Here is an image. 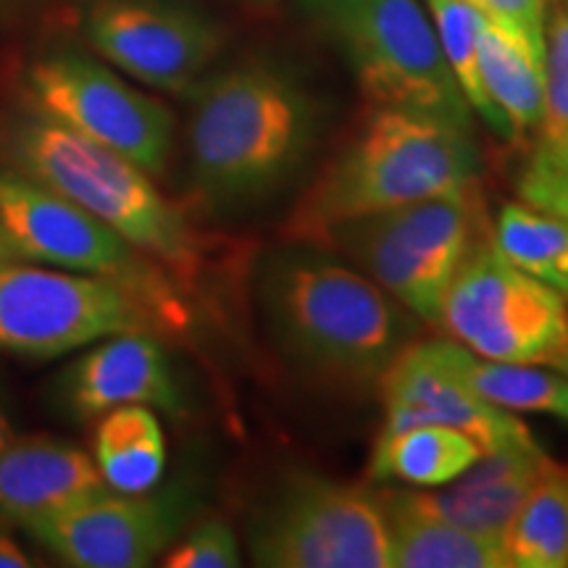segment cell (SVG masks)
Returning <instances> with one entry per match:
<instances>
[{"label":"cell","mask_w":568,"mask_h":568,"mask_svg":"<svg viewBox=\"0 0 568 568\" xmlns=\"http://www.w3.org/2000/svg\"><path fill=\"white\" fill-rule=\"evenodd\" d=\"M32 566V560L27 558V552L19 548L9 535L0 531V568H27Z\"/></svg>","instance_id":"obj_30"},{"label":"cell","mask_w":568,"mask_h":568,"mask_svg":"<svg viewBox=\"0 0 568 568\" xmlns=\"http://www.w3.org/2000/svg\"><path fill=\"white\" fill-rule=\"evenodd\" d=\"M487 19L514 27L531 45L545 53V11L548 0H466Z\"/></svg>","instance_id":"obj_29"},{"label":"cell","mask_w":568,"mask_h":568,"mask_svg":"<svg viewBox=\"0 0 568 568\" xmlns=\"http://www.w3.org/2000/svg\"><path fill=\"white\" fill-rule=\"evenodd\" d=\"M187 138L195 184L205 197L255 201L280 187L308 155L314 111L274 71L232 69L197 90Z\"/></svg>","instance_id":"obj_3"},{"label":"cell","mask_w":568,"mask_h":568,"mask_svg":"<svg viewBox=\"0 0 568 568\" xmlns=\"http://www.w3.org/2000/svg\"><path fill=\"white\" fill-rule=\"evenodd\" d=\"M439 364L497 408L548 414L568 422V376L539 364H506L471 353L456 339H429Z\"/></svg>","instance_id":"obj_20"},{"label":"cell","mask_w":568,"mask_h":568,"mask_svg":"<svg viewBox=\"0 0 568 568\" xmlns=\"http://www.w3.org/2000/svg\"><path fill=\"white\" fill-rule=\"evenodd\" d=\"M27 98L34 113L109 148L145 174L166 169L172 113L88 55L63 51L40 59L27 74Z\"/></svg>","instance_id":"obj_11"},{"label":"cell","mask_w":568,"mask_h":568,"mask_svg":"<svg viewBox=\"0 0 568 568\" xmlns=\"http://www.w3.org/2000/svg\"><path fill=\"white\" fill-rule=\"evenodd\" d=\"M95 464L113 493H148L166 466V439L148 406H122L103 414L95 429Z\"/></svg>","instance_id":"obj_22"},{"label":"cell","mask_w":568,"mask_h":568,"mask_svg":"<svg viewBox=\"0 0 568 568\" xmlns=\"http://www.w3.org/2000/svg\"><path fill=\"white\" fill-rule=\"evenodd\" d=\"M0 226L21 258L103 276L169 322L180 316L172 290L148 266L145 253L53 190L21 174H0Z\"/></svg>","instance_id":"obj_9"},{"label":"cell","mask_w":568,"mask_h":568,"mask_svg":"<svg viewBox=\"0 0 568 568\" xmlns=\"http://www.w3.org/2000/svg\"><path fill=\"white\" fill-rule=\"evenodd\" d=\"M393 542V568H508L506 548L493 537L426 514L403 489L379 493Z\"/></svg>","instance_id":"obj_18"},{"label":"cell","mask_w":568,"mask_h":568,"mask_svg":"<svg viewBox=\"0 0 568 568\" xmlns=\"http://www.w3.org/2000/svg\"><path fill=\"white\" fill-rule=\"evenodd\" d=\"M151 308L92 274L11 264L0 272V351L55 358L122 332H145Z\"/></svg>","instance_id":"obj_10"},{"label":"cell","mask_w":568,"mask_h":568,"mask_svg":"<svg viewBox=\"0 0 568 568\" xmlns=\"http://www.w3.org/2000/svg\"><path fill=\"white\" fill-rule=\"evenodd\" d=\"M518 195L531 209L568 219V140H539L518 180Z\"/></svg>","instance_id":"obj_27"},{"label":"cell","mask_w":568,"mask_h":568,"mask_svg":"<svg viewBox=\"0 0 568 568\" xmlns=\"http://www.w3.org/2000/svg\"><path fill=\"white\" fill-rule=\"evenodd\" d=\"M548 460L542 447L531 437L485 453L466 474L443 487L403 489V493L426 514L503 542L516 510L521 508L524 497Z\"/></svg>","instance_id":"obj_16"},{"label":"cell","mask_w":568,"mask_h":568,"mask_svg":"<svg viewBox=\"0 0 568 568\" xmlns=\"http://www.w3.org/2000/svg\"><path fill=\"white\" fill-rule=\"evenodd\" d=\"M103 59L151 88L180 92L216 55L222 38L201 13L161 0H105L88 17Z\"/></svg>","instance_id":"obj_12"},{"label":"cell","mask_w":568,"mask_h":568,"mask_svg":"<svg viewBox=\"0 0 568 568\" xmlns=\"http://www.w3.org/2000/svg\"><path fill=\"white\" fill-rule=\"evenodd\" d=\"M493 245L531 280L568 297V219L508 203L495 222Z\"/></svg>","instance_id":"obj_24"},{"label":"cell","mask_w":568,"mask_h":568,"mask_svg":"<svg viewBox=\"0 0 568 568\" xmlns=\"http://www.w3.org/2000/svg\"><path fill=\"white\" fill-rule=\"evenodd\" d=\"M539 140H568V0L545 11V119Z\"/></svg>","instance_id":"obj_26"},{"label":"cell","mask_w":568,"mask_h":568,"mask_svg":"<svg viewBox=\"0 0 568 568\" xmlns=\"http://www.w3.org/2000/svg\"><path fill=\"white\" fill-rule=\"evenodd\" d=\"M351 61L374 109H406L471 130V105L416 0H303Z\"/></svg>","instance_id":"obj_5"},{"label":"cell","mask_w":568,"mask_h":568,"mask_svg":"<svg viewBox=\"0 0 568 568\" xmlns=\"http://www.w3.org/2000/svg\"><path fill=\"white\" fill-rule=\"evenodd\" d=\"M432 17H435V32L443 48V55L456 77L460 92L485 122L500 132L503 138H516L514 126L500 109L487 95L479 69V30L485 13L474 9L466 0H429Z\"/></svg>","instance_id":"obj_25"},{"label":"cell","mask_w":568,"mask_h":568,"mask_svg":"<svg viewBox=\"0 0 568 568\" xmlns=\"http://www.w3.org/2000/svg\"><path fill=\"white\" fill-rule=\"evenodd\" d=\"M385 400V429L397 432L414 424L450 426L493 453L497 447L531 439V432L506 408H497L474 393L464 379L439 364L429 343L406 345L379 376Z\"/></svg>","instance_id":"obj_14"},{"label":"cell","mask_w":568,"mask_h":568,"mask_svg":"<svg viewBox=\"0 0 568 568\" xmlns=\"http://www.w3.org/2000/svg\"><path fill=\"white\" fill-rule=\"evenodd\" d=\"M556 368H558V372H564V374L568 376V351H566L564 355H560L558 364H556Z\"/></svg>","instance_id":"obj_33"},{"label":"cell","mask_w":568,"mask_h":568,"mask_svg":"<svg viewBox=\"0 0 568 568\" xmlns=\"http://www.w3.org/2000/svg\"><path fill=\"white\" fill-rule=\"evenodd\" d=\"M184 521V508L172 495H111L109 489L32 521L24 531L45 550L77 568L151 566Z\"/></svg>","instance_id":"obj_13"},{"label":"cell","mask_w":568,"mask_h":568,"mask_svg":"<svg viewBox=\"0 0 568 568\" xmlns=\"http://www.w3.org/2000/svg\"><path fill=\"white\" fill-rule=\"evenodd\" d=\"M481 456V447L464 432L439 424H414L397 432H382L368 471L374 479L443 487L466 474Z\"/></svg>","instance_id":"obj_21"},{"label":"cell","mask_w":568,"mask_h":568,"mask_svg":"<svg viewBox=\"0 0 568 568\" xmlns=\"http://www.w3.org/2000/svg\"><path fill=\"white\" fill-rule=\"evenodd\" d=\"M166 568H234L240 566L237 537L222 518L201 521L187 537L163 556Z\"/></svg>","instance_id":"obj_28"},{"label":"cell","mask_w":568,"mask_h":568,"mask_svg":"<svg viewBox=\"0 0 568 568\" xmlns=\"http://www.w3.org/2000/svg\"><path fill=\"white\" fill-rule=\"evenodd\" d=\"M63 400L71 414L95 418L122 406L180 410L166 353L148 332H122L105 337L84 353L63 376Z\"/></svg>","instance_id":"obj_15"},{"label":"cell","mask_w":568,"mask_h":568,"mask_svg":"<svg viewBox=\"0 0 568 568\" xmlns=\"http://www.w3.org/2000/svg\"><path fill=\"white\" fill-rule=\"evenodd\" d=\"M19 258L21 255L17 253V247H13L9 234H6L3 226H0V272H3V268H9L11 264H17Z\"/></svg>","instance_id":"obj_31"},{"label":"cell","mask_w":568,"mask_h":568,"mask_svg":"<svg viewBox=\"0 0 568 568\" xmlns=\"http://www.w3.org/2000/svg\"><path fill=\"white\" fill-rule=\"evenodd\" d=\"M9 155L17 174L82 205L140 253L176 272L195 268L193 226L132 161L40 113L17 126Z\"/></svg>","instance_id":"obj_4"},{"label":"cell","mask_w":568,"mask_h":568,"mask_svg":"<svg viewBox=\"0 0 568 568\" xmlns=\"http://www.w3.org/2000/svg\"><path fill=\"white\" fill-rule=\"evenodd\" d=\"M510 568H568V466L548 460L503 537Z\"/></svg>","instance_id":"obj_23"},{"label":"cell","mask_w":568,"mask_h":568,"mask_svg":"<svg viewBox=\"0 0 568 568\" xmlns=\"http://www.w3.org/2000/svg\"><path fill=\"white\" fill-rule=\"evenodd\" d=\"M264 303L284 353L329 379H379L414 337L410 311L355 268L311 253L272 261Z\"/></svg>","instance_id":"obj_2"},{"label":"cell","mask_w":568,"mask_h":568,"mask_svg":"<svg viewBox=\"0 0 568 568\" xmlns=\"http://www.w3.org/2000/svg\"><path fill=\"white\" fill-rule=\"evenodd\" d=\"M479 69L487 95L514 132L539 130L545 119V53L514 27L481 21Z\"/></svg>","instance_id":"obj_19"},{"label":"cell","mask_w":568,"mask_h":568,"mask_svg":"<svg viewBox=\"0 0 568 568\" xmlns=\"http://www.w3.org/2000/svg\"><path fill=\"white\" fill-rule=\"evenodd\" d=\"M13 439V429H11V424L6 422V416L0 414V450H3L6 445H9Z\"/></svg>","instance_id":"obj_32"},{"label":"cell","mask_w":568,"mask_h":568,"mask_svg":"<svg viewBox=\"0 0 568 568\" xmlns=\"http://www.w3.org/2000/svg\"><path fill=\"white\" fill-rule=\"evenodd\" d=\"M479 155L468 130L406 109H374L305 190L284 237L318 245L347 219L456 193L477 182Z\"/></svg>","instance_id":"obj_1"},{"label":"cell","mask_w":568,"mask_h":568,"mask_svg":"<svg viewBox=\"0 0 568 568\" xmlns=\"http://www.w3.org/2000/svg\"><path fill=\"white\" fill-rule=\"evenodd\" d=\"M251 556L266 568H393L382 497L295 474L255 510Z\"/></svg>","instance_id":"obj_7"},{"label":"cell","mask_w":568,"mask_h":568,"mask_svg":"<svg viewBox=\"0 0 568 568\" xmlns=\"http://www.w3.org/2000/svg\"><path fill=\"white\" fill-rule=\"evenodd\" d=\"M103 489L101 468L77 445L13 435L0 450V524L24 529Z\"/></svg>","instance_id":"obj_17"},{"label":"cell","mask_w":568,"mask_h":568,"mask_svg":"<svg viewBox=\"0 0 568 568\" xmlns=\"http://www.w3.org/2000/svg\"><path fill=\"white\" fill-rule=\"evenodd\" d=\"M477 226L479 197L468 184L456 193L347 219L318 245L337 247L403 308L439 324L445 293L471 253Z\"/></svg>","instance_id":"obj_6"},{"label":"cell","mask_w":568,"mask_h":568,"mask_svg":"<svg viewBox=\"0 0 568 568\" xmlns=\"http://www.w3.org/2000/svg\"><path fill=\"white\" fill-rule=\"evenodd\" d=\"M439 324L489 361L556 366L568 351L566 297L516 268L495 245H474L466 255Z\"/></svg>","instance_id":"obj_8"}]
</instances>
